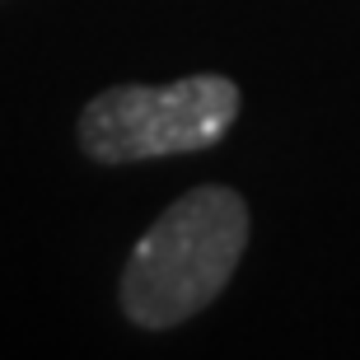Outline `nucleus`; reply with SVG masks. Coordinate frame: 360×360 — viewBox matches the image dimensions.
<instances>
[{
  "mask_svg": "<svg viewBox=\"0 0 360 360\" xmlns=\"http://www.w3.org/2000/svg\"><path fill=\"white\" fill-rule=\"evenodd\" d=\"M239 117V84L201 70L169 84H112L80 112V150L94 164H146L169 155H197L229 136Z\"/></svg>",
  "mask_w": 360,
  "mask_h": 360,
  "instance_id": "2",
  "label": "nucleus"
},
{
  "mask_svg": "<svg viewBox=\"0 0 360 360\" xmlns=\"http://www.w3.org/2000/svg\"><path fill=\"white\" fill-rule=\"evenodd\" d=\"M248 248V201L234 187L206 183L183 192L136 239L122 267V314L164 333L220 300Z\"/></svg>",
  "mask_w": 360,
  "mask_h": 360,
  "instance_id": "1",
  "label": "nucleus"
}]
</instances>
